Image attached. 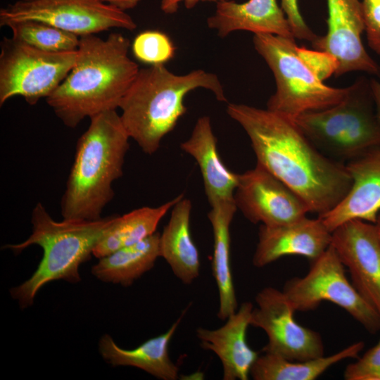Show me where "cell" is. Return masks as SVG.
Masks as SVG:
<instances>
[{
  "label": "cell",
  "mask_w": 380,
  "mask_h": 380,
  "mask_svg": "<svg viewBox=\"0 0 380 380\" xmlns=\"http://www.w3.org/2000/svg\"><path fill=\"white\" fill-rule=\"evenodd\" d=\"M170 220L160 234V254L174 274L190 284L199 275L198 251L191 234V202L183 196L172 207Z\"/></svg>",
  "instance_id": "cell-21"
},
{
  "label": "cell",
  "mask_w": 380,
  "mask_h": 380,
  "mask_svg": "<svg viewBox=\"0 0 380 380\" xmlns=\"http://www.w3.org/2000/svg\"><path fill=\"white\" fill-rule=\"evenodd\" d=\"M180 148L196 161L210 205L234 201L239 174L232 172L221 160L209 116L197 120L190 137L181 143Z\"/></svg>",
  "instance_id": "cell-19"
},
{
  "label": "cell",
  "mask_w": 380,
  "mask_h": 380,
  "mask_svg": "<svg viewBox=\"0 0 380 380\" xmlns=\"http://www.w3.org/2000/svg\"><path fill=\"white\" fill-rule=\"evenodd\" d=\"M7 27L12 37L34 48L46 52L75 51L80 37L44 22L25 20L10 23Z\"/></svg>",
  "instance_id": "cell-26"
},
{
  "label": "cell",
  "mask_w": 380,
  "mask_h": 380,
  "mask_svg": "<svg viewBox=\"0 0 380 380\" xmlns=\"http://www.w3.org/2000/svg\"><path fill=\"white\" fill-rule=\"evenodd\" d=\"M310 262L304 277L288 280L282 290L295 311L312 310L327 300L346 310L369 333L380 331V315L348 281L331 245Z\"/></svg>",
  "instance_id": "cell-8"
},
{
  "label": "cell",
  "mask_w": 380,
  "mask_h": 380,
  "mask_svg": "<svg viewBox=\"0 0 380 380\" xmlns=\"http://www.w3.org/2000/svg\"><path fill=\"white\" fill-rule=\"evenodd\" d=\"M253 308L251 302H244L221 327L196 329L201 348L219 357L224 380L248 379L251 367L259 356V353L253 350L246 341Z\"/></svg>",
  "instance_id": "cell-17"
},
{
  "label": "cell",
  "mask_w": 380,
  "mask_h": 380,
  "mask_svg": "<svg viewBox=\"0 0 380 380\" xmlns=\"http://www.w3.org/2000/svg\"><path fill=\"white\" fill-rule=\"evenodd\" d=\"M34 20L78 37L111 28L133 30L137 23L125 11L101 0H19L0 10V25Z\"/></svg>",
  "instance_id": "cell-10"
},
{
  "label": "cell",
  "mask_w": 380,
  "mask_h": 380,
  "mask_svg": "<svg viewBox=\"0 0 380 380\" xmlns=\"http://www.w3.org/2000/svg\"><path fill=\"white\" fill-rule=\"evenodd\" d=\"M130 137L116 110L90 118L78 139L61 201L63 220H96L114 196L113 183L122 177Z\"/></svg>",
  "instance_id": "cell-3"
},
{
  "label": "cell",
  "mask_w": 380,
  "mask_h": 380,
  "mask_svg": "<svg viewBox=\"0 0 380 380\" xmlns=\"http://www.w3.org/2000/svg\"><path fill=\"white\" fill-rule=\"evenodd\" d=\"M160 234L131 246L120 248L99 258L91 267V273L98 279L107 283L129 286L154 266L160 254Z\"/></svg>",
  "instance_id": "cell-23"
},
{
  "label": "cell",
  "mask_w": 380,
  "mask_h": 380,
  "mask_svg": "<svg viewBox=\"0 0 380 380\" xmlns=\"http://www.w3.org/2000/svg\"><path fill=\"white\" fill-rule=\"evenodd\" d=\"M369 82L376 113L380 121V80L372 78Z\"/></svg>",
  "instance_id": "cell-33"
},
{
  "label": "cell",
  "mask_w": 380,
  "mask_h": 380,
  "mask_svg": "<svg viewBox=\"0 0 380 380\" xmlns=\"http://www.w3.org/2000/svg\"><path fill=\"white\" fill-rule=\"evenodd\" d=\"M234 199L246 219L265 226L289 224L310 213L300 196L257 163L254 168L239 174Z\"/></svg>",
  "instance_id": "cell-12"
},
{
  "label": "cell",
  "mask_w": 380,
  "mask_h": 380,
  "mask_svg": "<svg viewBox=\"0 0 380 380\" xmlns=\"http://www.w3.org/2000/svg\"><path fill=\"white\" fill-rule=\"evenodd\" d=\"M361 4L368 45L380 55V0H362Z\"/></svg>",
  "instance_id": "cell-30"
},
{
  "label": "cell",
  "mask_w": 380,
  "mask_h": 380,
  "mask_svg": "<svg viewBox=\"0 0 380 380\" xmlns=\"http://www.w3.org/2000/svg\"><path fill=\"white\" fill-rule=\"evenodd\" d=\"M331 242V232L319 217L305 216L279 226L260 224L253 264L262 267L281 257L293 255L311 261L322 255Z\"/></svg>",
  "instance_id": "cell-16"
},
{
  "label": "cell",
  "mask_w": 380,
  "mask_h": 380,
  "mask_svg": "<svg viewBox=\"0 0 380 380\" xmlns=\"http://www.w3.org/2000/svg\"><path fill=\"white\" fill-rule=\"evenodd\" d=\"M206 23L207 26L222 38L236 31L294 37L277 0H248L243 3L232 0L220 1L216 3L215 11L207 18Z\"/></svg>",
  "instance_id": "cell-18"
},
{
  "label": "cell",
  "mask_w": 380,
  "mask_h": 380,
  "mask_svg": "<svg viewBox=\"0 0 380 380\" xmlns=\"http://www.w3.org/2000/svg\"><path fill=\"white\" fill-rule=\"evenodd\" d=\"M228 115L249 138L260 165L321 216L347 195L352 179L346 165L319 151L295 122L267 108L229 103Z\"/></svg>",
  "instance_id": "cell-1"
},
{
  "label": "cell",
  "mask_w": 380,
  "mask_h": 380,
  "mask_svg": "<svg viewBox=\"0 0 380 380\" xmlns=\"http://www.w3.org/2000/svg\"><path fill=\"white\" fill-rule=\"evenodd\" d=\"M346 380H380V340L362 356L347 365Z\"/></svg>",
  "instance_id": "cell-28"
},
{
  "label": "cell",
  "mask_w": 380,
  "mask_h": 380,
  "mask_svg": "<svg viewBox=\"0 0 380 380\" xmlns=\"http://www.w3.org/2000/svg\"><path fill=\"white\" fill-rule=\"evenodd\" d=\"M331 245L355 289L380 315V242L374 224L347 221L331 232Z\"/></svg>",
  "instance_id": "cell-14"
},
{
  "label": "cell",
  "mask_w": 380,
  "mask_h": 380,
  "mask_svg": "<svg viewBox=\"0 0 380 380\" xmlns=\"http://www.w3.org/2000/svg\"><path fill=\"white\" fill-rule=\"evenodd\" d=\"M293 122L319 151L341 163L380 145V121L365 77L350 85L337 104L305 113Z\"/></svg>",
  "instance_id": "cell-6"
},
{
  "label": "cell",
  "mask_w": 380,
  "mask_h": 380,
  "mask_svg": "<svg viewBox=\"0 0 380 380\" xmlns=\"http://www.w3.org/2000/svg\"><path fill=\"white\" fill-rule=\"evenodd\" d=\"M129 40L118 32L106 39L80 37L70 72L46 99L63 123L76 127L86 118L117 110L139 68L128 56Z\"/></svg>",
  "instance_id": "cell-2"
},
{
  "label": "cell",
  "mask_w": 380,
  "mask_h": 380,
  "mask_svg": "<svg viewBox=\"0 0 380 380\" xmlns=\"http://www.w3.org/2000/svg\"><path fill=\"white\" fill-rule=\"evenodd\" d=\"M345 165L352 179L348 193L334 208L317 217L331 232L352 220L374 224L380 212V145Z\"/></svg>",
  "instance_id": "cell-15"
},
{
  "label": "cell",
  "mask_w": 380,
  "mask_h": 380,
  "mask_svg": "<svg viewBox=\"0 0 380 380\" xmlns=\"http://www.w3.org/2000/svg\"><path fill=\"white\" fill-rule=\"evenodd\" d=\"M299 0H281V6L290 24L292 34L295 38L315 42L317 36L307 25L300 11Z\"/></svg>",
  "instance_id": "cell-31"
},
{
  "label": "cell",
  "mask_w": 380,
  "mask_h": 380,
  "mask_svg": "<svg viewBox=\"0 0 380 380\" xmlns=\"http://www.w3.org/2000/svg\"><path fill=\"white\" fill-rule=\"evenodd\" d=\"M227 0H160V9L167 15L175 14L179 8V4L184 2L187 9H191L201 1H213L215 3Z\"/></svg>",
  "instance_id": "cell-32"
},
{
  "label": "cell",
  "mask_w": 380,
  "mask_h": 380,
  "mask_svg": "<svg viewBox=\"0 0 380 380\" xmlns=\"http://www.w3.org/2000/svg\"><path fill=\"white\" fill-rule=\"evenodd\" d=\"M199 88L211 91L217 101L227 102L215 73L198 69L177 75L164 65L139 69L119 107L129 137L145 153H156L163 139L186 112V96Z\"/></svg>",
  "instance_id": "cell-4"
},
{
  "label": "cell",
  "mask_w": 380,
  "mask_h": 380,
  "mask_svg": "<svg viewBox=\"0 0 380 380\" xmlns=\"http://www.w3.org/2000/svg\"><path fill=\"white\" fill-rule=\"evenodd\" d=\"M258 53L273 73L276 90L267 108L293 121L299 115L339 103L348 87L336 88L323 83L299 56L294 37L254 34Z\"/></svg>",
  "instance_id": "cell-7"
},
{
  "label": "cell",
  "mask_w": 380,
  "mask_h": 380,
  "mask_svg": "<svg viewBox=\"0 0 380 380\" xmlns=\"http://www.w3.org/2000/svg\"><path fill=\"white\" fill-rule=\"evenodd\" d=\"M250 325L262 329L267 336L263 353L292 361L307 360L324 355L319 333L299 324L296 312L282 291L265 287L255 296Z\"/></svg>",
  "instance_id": "cell-11"
},
{
  "label": "cell",
  "mask_w": 380,
  "mask_h": 380,
  "mask_svg": "<svg viewBox=\"0 0 380 380\" xmlns=\"http://www.w3.org/2000/svg\"><path fill=\"white\" fill-rule=\"evenodd\" d=\"M327 32L314 42L315 49L327 52L338 61L336 77L362 71L380 80V66L365 49V31L360 0H327Z\"/></svg>",
  "instance_id": "cell-13"
},
{
  "label": "cell",
  "mask_w": 380,
  "mask_h": 380,
  "mask_svg": "<svg viewBox=\"0 0 380 380\" xmlns=\"http://www.w3.org/2000/svg\"><path fill=\"white\" fill-rule=\"evenodd\" d=\"M184 196L179 194L157 207L144 206L123 215H117L114 222L96 245L92 255L97 258L135 244L156 232L160 220Z\"/></svg>",
  "instance_id": "cell-25"
},
{
  "label": "cell",
  "mask_w": 380,
  "mask_h": 380,
  "mask_svg": "<svg viewBox=\"0 0 380 380\" xmlns=\"http://www.w3.org/2000/svg\"><path fill=\"white\" fill-rule=\"evenodd\" d=\"M186 310L164 334L131 350L120 348L110 335L104 334L99 342L101 355L113 367H134L159 379H177L179 368L170 357L169 345Z\"/></svg>",
  "instance_id": "cell-20"
},
{
  "label": "cell",
  "mask_w": 380,
  "mask_h": 380,
  "mask_svg": "<svg viewBox=\"0 0 380 380\" xmlns=\"http://www.w3.org/2000/svg\"><path fill=\"white\" fill-rule=\"evenodd\" d=\"M77 51L46 52L4 37L0 53V106L20 96L31 105L46 99L72 68Z\"/></svg>",
  "instance_id": "cell-9"
},
{
  "label": "cell",
  "mask_w": 380,
  "mask_h": 380,
  "mask_svg": "<svg viewBox=\"0 0 380 380\" xmlns=\"http://www.w3.org/2000/svg\"><path fill=\"white\" fill-rule=\"evenodd\" d=\"M236 210L234 201H227L210 205L208 213L213 234L211 266L219 293L217 317L223 321L237 310L238 305L230 262V225Z\"/></svg>",
  "instance_id": "cell-22"
},
{
  "label": "cell",
  "mask_w": 380,
  "mask_h": 380,
  "mask_svg": "<svg viewBox=\"0 0 380 380\" xmlns=\"http://www.w3.org/2000/svg\"><path fill=\"white\" fill-rule=\"evenodd\" d=\"M135 58L150 65H164L171 60L175 47L170 37L163 32L146 30L139 33L132 43Z\"/></svg>",
  "instance_id": "cell-27"
},
{
  "label": "cell",
  "mask_w": 380,
  "mask_h": 380,
  "mask_svg": "<svg viewBox=\"0 0 380 380\" xmlns=\"http://www.w3.org/2000/svg\"><path fill=\"white\" fill-rule=\"evenodd\" d=\"M364 346V342L358 341L334 354L301 361L264 353L253 363L250 376L255 380H315L334 365L357 357Z\"/></svg>",
  "instance_id": "cell-24"
},
{
  "label": "cell",
  "mask_w": 380,
  "mask_h": 380,
  "mask_svg": "<svg viewBox=\"0 0 380 380\" xmlns=\"http://www.w3.org/2000/svg\"><path fill=\"white\" fill-rule=\"evenodd\" d=\"M297 51L304 63L321 81L323 82L332 75H335L338 63L330 53L299 46L297 48Z\"/></svg>",
  "instance_id": "cell-29"
},
{
  "label": "cell",
  "mask_w": 380,
  "mask_h": 380,
  "mask_svg": "<svg viewBox=\"0 0 380 380\" xmlns=\"http://www.w3.org/2000/svg\"><path fill=\"white\" fill-rule=\"evenodd\" d=\"M117 215L96 220L58 222L39 202L32 211V231L24 241L4 248L18 254L32 245L43 250V256L32 276L10 289L11 297L23 310L31 306L38 291L46 284L58 279L70 283L81 280L80 265L88 260L93 250L114 222Z\"/></svg>",
  "instance_id": "cell-5"
},
{
  "label": "cell",
  "mask_w": 380,
  "mask_h": 380,
  "mask_svg": "<svg viewBox=\"0 0 380 380\" xmlns=\"http://www.w3.org/2000/svg\"><path fill=\"white\" fill-rule=\"evenodd\" d=\"M101 1L111 5L120 10L125 11L132 9L137 6L140 0H101Z\"/></svg>",
  "instance_id": "cell-34"
},
{
  "label": "cell",
  "mask_w": 380,
  "mask_h": 380,
  "mask_svg": "<svg viewBox=\"0 0 380 380\" xmlns=\"http://www.w3.org/2000/svg\"><path fill=\"white\" fill-rule=\"evenodd\" d=\"M374 226H375V228H376L377 236H378L379 242H380V212L378 214L376 222L374 223Z\"/></svg>",
  "instance_id": "cell-35"
}]
</instances>
